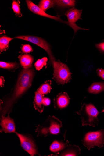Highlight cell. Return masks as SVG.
<instances>
[{"label":"cell","instance_id":"28","mask_svg":"<svg viewBox=\"0 0 104 156\" xmlns=\"http://www.w3.org/2000/svg\"><path fill=\"white\" fill-rule=\"evenodd\" d=\"M104 112V109L102 110V112Z\"/></svg>","mask_w":104,"mask_h":156},{"label":"cell","instance_id":"4","mask_svg":"<svg viewBox=\"0 0 104 156\" xmlns=\"http://www.w3.org/2000/svg\"><path fill=\"white\" fill-rule=\"evenodd\" d=\"M45 126L38 127L36 131L39 136H47L50 134L57 135L60 132L62 127V122L54 116H49Z\"/></svg>","mask_w":104,"mask_h":156},{"label":"cell","instance_id":"26","mask_svg":"<svg viewBox=\"0 0 104 156\" xmlns=\"http://www.w3.org/2000/svg\"><path fill=\"white\" fill-rule=\"evenodd\" d=\"M96 46L99 49L104 52V42L97 44Z\"/></svg>","mask_w":104,"mask_h":156},{"label":"cell","instance_id":"5","mask_svg":"<svg viewBox=\"0 0 104 156\" xmlns=\"http://www.w3.org/2000/svg\"><path fill=\"white\" fill-rule=\"evenodd\" d=\"M52 65L54 78L57 83L64 84L68 82L71 79V74L67 66L58 61H54Z\"/></svg>","mask_w":104,"mask_h":156},{"label":"cell","instance_id":"23","mask_svg":"<svg viewBox=\"0 0 104 156\" xmlns=\"http://www.w3.org/2000/svg\"><path fill=\"white\" fill-rule=\"evenodd\" d=\"M22 51L25 53H29L33 51L32 47L29 45H25L22 47Z\"/></svg>","mask_w":104,"mask_h":156},{"label":"cell","instance_id":"18","mask_svg":"<svg viewBox=\"0 0 104 156\" xmlns=\"http://www.w3.org/2000/svg\"><path fill=\"white\" fill-rule=\"evenodd\" d=\"M55 2L56 5L63 8L74 7L76 5V1L73 0H57Z\"/></svg>","mask_w":104,"mask_h":156},{"label":"cell","instance_id":"27","mask_svg":"<svg viewBox=\"0 0 104 156\" xmlns=\"http://www.w3.org/2000/svg\"><path fill=\"white\" fill-rule=\"evenodd\" d=\"M5 80L3 77L1 76L0 77V86L3 87L4 86Z\"/></svg>","mask_w":104,"mask_h":156},{"label":"cell","instance_id":"21","mask_svg":"<svg viewBox=\"0 0 104 156\" xmlns=\"http://www.w3.org/2000/svg\"><path fill=\"white\" fill-rule=\"evenodd\" d=\"M12 9L17 16L19 17L22 16V15L21 12L20 3L18 1L16 0L13 1Z\"/></svg>","mask_w":104,"mask_h":156},{"label":"cell","instance_id":"8","mask_svg":"<svg viewBox=\"0 0 104 156\" xmlns=\"http://www.w3.org/2000/svg\"><path fill=\"white\" fill-rule=\"evenodd\" d=\"M1 120V132H5L6 133H16V126L14 121L9 115L7 117H2Z\"/></svg>","mask_w":104,"mask_h":156},{"label":"cell","instance_id":"19","mask_svg":"<svg viewBox=\"0 0 104 156\" xmlns=\"http://www.w3.org/2000/svg\"><path fill=\"white\" fill-rule=\"evenodd\" d=\"M50 81L45 82L38 88V90L43 94H47L50 93L52 87Z\"/></svg>","mask_w":104,"mask_h":156},{"label":"cell","instance_id":"2","mask_svg":"<svg viewBox=\"0 0 104 156\" xmlns=\"http://www.w3.org/2000/svg\"><path fill=\"white\" fill-rule=\"evenodd\" d=\"M81 116L83 126L89 125L95 127L98 125V116L99 113L92 104H86L80 112H77Z\"/></svg>","mask_w":104,"mask_h":156},{"label":"cell","instance_id":"25","mask_svg":"<svg viewBox=\"0 0 104 156\" xmlns=\"http://www.w3.org/2000/svg\"><path fill=\"white\" fill-rule=\"evenodd\" d=\"M97 73L99 76L104 80V69H99L97 70Z\"/></svg>","mask_w":104,"mask_h":156},{"label":"cell","instance_id":"3","mask_svg":"<svg viewBox=\"0 0 104 156\" xmlns=\"http://www.w3.org/2000/svg\"><path fill=\"white\" fill-rule=\"evenodd\" d=\"M82 141L84 145L88 150L95 147L102 148L104 144V130L87 133Z\"/></svg>","mask_w":104,"mask_h":156},{"label":"cell","instance_id":"17","mask_svg":"<svg viewBox=\"0 0 104 156\" xmlns=\"http://www.w3.org/2000/svg\"><path fill=\"white\" fill-rule=\"evenodd\" d=\"M56 5L55 1L51 0H41L38 5L41 9L45 12Z\"/></svg>","mask_w":104,"mask_h":156},{"label":"cell","instance_id":"11","mask_svg":"<svg viewBox=\"0 0 104 156\" xmlns=\"http://www.w3.org/2000/svg\"><path fill=\"white\" fill-rule=\"evenodd\" d=\"M82 10L76 8L69 10L66 13L69 22L70 23H75L81 19Z\"/></svg>","mask_w":104,"mask_h":156},{"label":"cell","instance_id":"14","mask_svg":"<svg viewBox=\"0 0 104 156\" xmlns=\"http://www.w3.org/2000/svg\"><path fill=\"white\" fill-rule=\"evenodd\" d=\"M104 91V83L103 82L94 83L88 89L89 93L95 94Z\"/></svg>","mask_w":104,"mask_h":156},{"label":"cell","instance_id":"6","mask_svg":"<svg viewBox=\"0 0 104 156\" xmlns=\"http://www.w3.org/2000/svg\"><path fill=\"white\" fill-rule=\"evenodd\" d=\"M15 38L30 42L42 48L48 54L50 60L52 62V64L54 61H55L52 55L50 45L45 40L41 38L33 36H20L16 37Z\"/></svg>","mask_w":104,"mask_h":156},{"label":"cell","instance_id":"10","mask_svg":"<svg viewBox=\"0 0 104 156\" xmlns=\"http://www.w3.org/2000/svg\"><path fill=\"white\" fill-rule=\"evenodd\" d=\"M70 102V98L66 93L59 94L56 98L55 104L57 107L63 109L66 108Z\"/></svg>","mask_w":104,"mask_h":156},{"label":"cell","instance_id":"22","mask_svg":"<svg viewBox=\"0 0 104 156\" xmlns=\"http://www.w3.org/2000/svg\"><path fill=\"white\" fill-rule=\"evenodd\" d=\"M48 61V59L46 57H44L41 59H39L34 64L36 69L38 71L40 70L44 66L47 65Z\"/></svg>","mask_w":104,"mask_h":156},{"label":"cell","instance_id":"12","mask_svg":"<svg viewBox=\"0 0 104 156\" xmlns=\"http://www.w3.org/2000/svg\"><path fill=\"white\" fill-rule=\"evenodd\" d=\"M43 95L38 90L35 92L34 101V106L35 109L39 112L42 113L44 108L43 103Z\"/></svg>","mask_w":104,"mask_h":156},{"label":"cell","instance_id":"15","mask_svg":"<svg viewBox=\"0 0 104 156\" xmlns=\"http://www.w3.org/2000/svg\"><path fill=\"white\" fill-rule=\"evenodd\" d=\"M68 143L62 141L55 140L51 145L50 148L51 151L56 153L64 149L67 147Z\"/></svg>","mask_w":104,"mask_h":156},{"label":"cell","instance_id":"9","mask_svg":"<svg viewBox=\"0 0 104 156\" xmlns=\"http://www.w3.org/2000/svg\"><path fill=\"white\" fill-rule=\"evenodd\" d=\"M26 2L29 10L34 13L41 16L50 18L56 20L60 21V19L59 18L50 16L46 13L38 6L34 3L32 1H30V0H27L26 1Z\"/></svg>","mask_w":104,"mask_h":156},{"label":"cell","instance_id":"1","mask_svg":"<svg viewBox=\"0 0 104 156\" xmlns=\"http://www.w3.org/2000/svg\"><path fill=\"white\" fill-rule=\"evenodd\" d=\"M34 75L32 67L22 69L13 94L5 103L2 104L3 105L1 108L2 117L5 116L7 115H9L15 103L31 86Z\"/></svg>","mask_w":104,"mask_h":156},{"label":"cell","instance_id":"13","mask_svg":"<svg viewBox=\"0 0 104 156\" xmlns=\"http://www.w3.org/2000/svg\"><path fill=\"white\" fill-rule=\"evenodd\" d=\"M21 66L24 69L32 67L34 59L30 55L26 54L20 55L19 57Z\"/></svg>","mask_w":104,"mask_h":156},{"label":"cell","instance_id":"24","mask_svg":"<svg viewBox=\"0 0 104 156\" xmlns=\"http://www.w3.org/2000/svg\"><path fill=\"white\" fill-rule=\"evenodd\" d=\"M43 103L44 106H48L50 104L51 100L50 99L48 98H43Z\"/></svg>","mask_w":104,"mask_h":156},{"label":"cell","instance_id":"7","mask_svg":"<svg viewBox=\"0 0 104 156\" xmlns=\"http://www.w3.org/2000/svg\"><path fill=\"white\" fill-rule=\"evenodd\" d=\"M20 140L22 148L31 156L38 153L36 145L33 140L30 138L16 132Z\"/></svg>","mask_w":104,"mask_h":156},{"label":"cell","instance_id":"20","mask_svg":"<svg viewBox=\"0 0 104 156\" xmlns=\"http://www.w3.org/2000/svg\"><path fill=\"white\" fill-rule=\"evenodd\" d=\"M19 64L17 63H7L1 62L0 67L1 68L9 70L19 68Z\"/></svg>","mask_w":104,"mask_h":156},{"label":"cell","instance_id":"16","mask_svg":"<svg viewBox=\"0 0 104 156\" xmlns=\"http://www.w3.org/2000/svg\"><path fill=\"white\" fill-rule=\"evenodd\" d=\"M12 38L6 36H2L0 37V51L1 52L5 51L9 48V42Z\"/></svg>","mask_w":104,"mask_h":156}]
</instances>
